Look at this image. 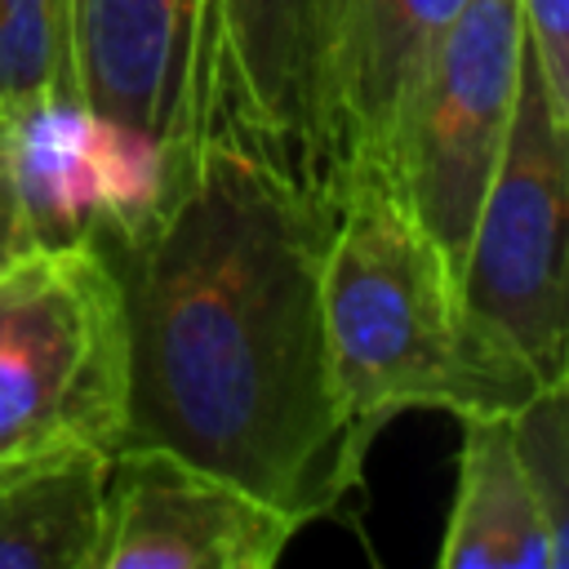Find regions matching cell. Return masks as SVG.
I'll return each instance as SVG.
<instances>
[{"instance_id":"1","label":"cell","mask_w":569,"mask_h":569,"mask_svg":"<svg viewBox=\"0 0 569 569\" xmlns=\"http://www.w3.org/2000/svg\"><path fill=\"white\" fill-rule=\"evenodd\" d=\"M333 213L213 129L151 227L89 240L129 320L120 445L191 458L302 525L351 520L369 445L329 369L320 271Z\"/></svg>"},{"instance_id":"2","label":"cell","mask_w":569,"mask_h":569,"mask_svg":"<svg viewBox=\"0 0 569 569\" xmlns=\"http://www.w3.org/2000/svg\"><path fill=\"white\" fill-rule=\"evenodd\" d=\"M320 302L333 391L365 445L409 409L511 413L542 387L511 342L467 316L440 249L373 164L347 169Z\"/></svg>"},{"instance_id":"3","label":"cell","mask_w":569,"mask_h":569,"mask_svg":"<svg viewBox=\"0 0 569 569\" xmlns=\"http://www.w3.org/2000/svg\"><path fill=\"white\" fill-rule=\"evenodd\" d=\"M129 418L124 293L98 244L31 249L0 271V467L111 453Z\"/></svg>"},{"instance_id":"4","label":"cell","mask_w":569,"mask_h":569,"mask_svg":"<svg viewBox=\"0 0 569 569\" xmlns=\"http://www.w3.org/2000/svg\"><path fill=\"white\" fill-rule=\"evenodd\" d=\"M525 44L520 0H467L418 67L382 156V173L453 280L507 142Z\"/></svg>"},{"instance_id":"5","label":"cell","mask_w":569,"mask_h":569,"mask_svg":"<svg viewBox=\"0 0 569 569\" xmlns=\"http://www.w3.org/2000/svg\"><path fill=\"white\" fill-rule=\"evenodd\" d=\"M565 218L569 124L547 107L525 44L507 142L458 262V298L467 316L511 342L542 382L569 378Z\"/></svg>"},{"instance_id":"6","label":"cell","mask_w":569,"mask_h":569,"mask_svg":"<svg viewBox=\"0 0 569 569\" xmlns=\"http://www.w3.org/2000/svg\"><path fill=\"white\" fill-rule=\"evenodd\" d=\"M218 129L289 187L338 204L347 156L333 89V0H213Z\"/></svg>"},{"instance_id":"7","label":"cell","mask_w":569,"mask_h":569,"mask_svg":"<svg viewBox=\"0 0 569 569\" xmlns=\"http://www.w3.org/2000/svg\"><path fill=\"white\" fill-rule=\"evenodd\" d=\"M67 36L76 98L142 133L178 200L218 129L213 0H67Z\"/></svg>"},{"instance_id":"8","label":"cell","mask_w":569,"mask_h":569,"mask_svg":"<svg viewBox=\"0 0 569 569\" xmlns=\"http://www.w3.org/2000/svg\"><path fill=\"white\" fill-rule=\"evenodd\" d=\"M302 520L156 445H120L102 480L98 569H271Z\"/></svg>"},{"instance_id":"9","label":"cell","mask_w":569,"mask_h":569,"mask_svg":"<svg viewBox=\"0 0 569 569\" xmlns=\"http://www.w3.org/2000/svg\"><path fill=\"white\" fill-rule=\"evenodd\" d=\"M467 0H333V89L342 156L382 169L400 102Z\"/></svg>"},{"instance_id":"10","label":"cell","mask_w":569,"mask_h":569,"mask_svg":"<svg viewBox=\"0 0 569 569\" xmlns=\"http://www.w3.org/2000/svg\"><path fill=\"white\" fill-rule=\"evenodd\" d=\"M458 489L445 520L440 569H569L511 449L507 413H462Z\"/></svg>"},{"instance_id":"11","label":"cell","mask_w":569,"mask_h":569,"mask_svg":"<svg viewBox=\"0 0 569 569\" xmlns=\"http://www.w3.org/2000/svg\"><path fill=\"white\" fill-rule=\"evenodd\" d=\"M9 147L36 249L93 240L107 222L102 116L76 93H58L9 120Z\"/></svg>"},{"instance_id":"12","label":"cell","mask_w":569,"mask_h":569,"mask_svg":"<svg viewBox=\"0 0 569 569\" xmlns=\"http://www.w3.org/2000/svg\"><path fill=\"white\" fill-rule=\"evenodd\" d=\"M102 449L0 467V569H98Z\"/></svg>"},{"instance_id":"13","label":"cell","mask_w":569,"mask_h":569,"mask_svg":"<svg viewBox=\"0 0 569 569\" xmlns=\"http://www.w3.org/2000/svg\"><path fill=\"white\" fill-rule=\"evenodd\" d=\"M76 93L67 0H0V120Z\"/></svg>"},{"instance_id":"14","label":"cell","mask_w":569,"mask_h":569,"mask_svg":"<svg viewBox=\"0 0 569 569\" xmlns=\"http://www.w3.org/2000/svg\"><path fill=\"white\" fill-rule=\"evenodd\" d=\"M511 449L533 489V502L556 538L569 551V378L542 382L511 413Z\"/></svg>"},{"instance_id":"15","label":"cell","mask_w":569,"mask_h":569,"mask_svg":"<svg viewBox=\"0 0 569 569\" xmlns=\"http://www.w3.org/2000/svg\"><path fill=\"white\" fill-rule=\"evenodd\" d=\"M520 18L542 98L569 124V0H520Z\"/></svg>"},{"instance_id":"16","label":"cell","mask_w":569,"mask_h":569,"mask_svg":"<svg viewBox=\"0 0 569 569\" xmlns=\"http://www.w3.org/2000/svg\"><path fill=\"white\" fill-rule=\"evenodd\" d=\"M36 249V236L27 227L18 178H13V147H9V120H0V271L13 267Z\"/></svg>"}]
</instances>
